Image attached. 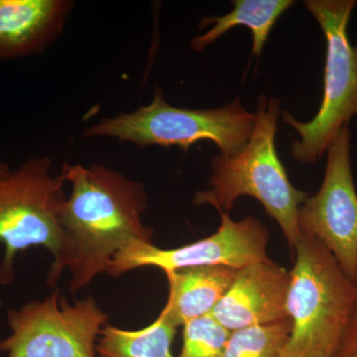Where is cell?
<instances>
[{"instance_id":"obj_12","label":"cell","mask_w":357,"mask_h":357,"mask_svg":"<svg viewBox=\"0 0 357 357\" xmlns=\"http://www.w3.org/2000/svg\"><path fill=\"white\" fill-rule=\"evenodd\" d=\"M236 272L227 266H199L165 273L169 297L160 314L176 328L210 316L229 291Z\"/></svg>"},{"instance_id":"obj_17","label":"cell","mask_w":357,"mask_h":357,"mask_svg":"<svg viewBox=\"0 0 357 357\" xmlns=\"http://www.w3.org/2000/svg\"><path fill=\"white\" fill-rule=\"evenodd\" d=\"M335 357H357V304L351 324Z\"/></svg>"},{"instance_id":"obj_3","label":"cell","mask_w":357,"mask_h":357,"mask_svg":"<svg viewBox=\"0 0 357 357\" xmlns=\"http://www.w3.org/2000/svg\"><path fill=\"white\" fill-rule=\"evenodd\" d=\"M290 270L287 357H335L357 304V284L318 239L303 234Z\"/></svg>"},{"instance_id":"obj_9","label":"cell","mask_w":357,"mask_h":357,"mask_svg":"<svg viewBox=\"0 0 357 357\" xmlns=\"http://www.w3.org/2000/svg\"><path fill=\"white\" fill-rule=\"evenodd\" d=\"M220 215L222 222L215 234L181 248L163 249L153 243L133 241L115 256L107 273L119 277L142 267L158 268L164 273L199 266L238 270L252 263L270 260L266 225L252 217L236 222L229 213Z\"/></svg>"},{"instance_id":"obj_13","label":"cell","mask_w":357,"mask_h":357,"mask_svg":"<svg viewBox=\"0 0 357 357\" xmlns=\"http://www.w3.org/2000/svg\"><path fill=\"white\" fill-rule=\"evenodd\" d=\"M234 10L223 16L202 20L199 27L213 25L206 34L192 40L194 50L203 51L237 26H245L252 33V54L259 57L272 28L282 14L294 6L293 0H234Z\"/></svg>"},{"instance_id":"obj_7","label":"cell","mask_w":357,"mask_h":357,"mask_svg":"<svg viewBox=\"0 0 357 357\" xmlns=\"http://www.w3.org/2000/svg\"><path fill=\"white\" fill-rule=\"evenodd\" d=\"M10 335L0 340L7 357H98L107 314L93 297L70 304L59 293L7 314Z\"/></svg>"},{"instance_id":"obj_11","label":"cell","mask_w":357,"mask_h":357,"mask_svg":"<svg viewBox=\"0 0 357 357\" xmlns=\"http://www.w3.org/2000/svg\"><path fill=\"white\" fill-rule=\"evenodd\" d=\"M73 2L0 0V61L38 54L63 31Z\"/></svg>"},{"instance_id":"obj_16","label":"cell","mask_w":357,"mask_h":357,"mask_svg":"<svg viewBox=\"0 0 357 357\" xmlns=\"http://www.w3.org/2000/svg\"><path fill=\"white\" fill-rule=\"evenodd\" d=\"M230 332L206 316L183 326V344L178 357H223Z\"/></svg>"},{"instance_id":"obj_14","label":"cell","mask_w":357,"mask_h":357,"mask_svg":"<svg viewBox=\"0 0 357 357\" xmlns=\"http://www.w3.org/2000/svg\"><path fill=\"white\" fill-rule=\"evenodd\" d=\"M161 314L140 330H123L109 324L96 344L98 357H175L172 344L177 333Z\"/></svg>"},{"instance_id":"obj_15","label":"cell","mask_w":357,"mask_h":357,"mask_svg":"<svg viewBox=\"0 0 357 357\" xmlns=\"http://www.w3.org/2000/svg\"><path fill=\"white\" fill-rule=\"evenodd\" d=\"M290 319L230 333L223 357H287Z\"/></svg>"},{"instance_id":"obj_8","label":"cell","mask_w":357,"mask_h":357,"mask_svg":"<svg viewBox=\"0 0 357 357\" xmlns=\"http://www.w3.org/2000/svg\"><path fill=\"white\" fill-rule=\"evenodd\" d=\"M351 131H338L328 150L325 176L314 196L300 206L301 232L330 250L347 276L357 284V192L351 167Z\"/></svg>"},{"instance_id":"obj_18","label":"cell","mask_w":357,"mask_h":357,"mask_svg":"<svg viewBox=\"0 0 357 357\" xmlns=\"http://www.w3.org/2000/svg\"><path fill=\"white\" fill-rule=\"evenodd\" d=\"M9 170H11V169L8 164L6 163V162H0V175L8 172Z\"/></svg>"},{"instance_id":"obj_2","label":"cell","mask_w":357,"mask_h":357,"mask_svg":"<svg viewBox=\"0 0 357 357\" xmlns=\"http://www.w3.org/2000/svg\"><path fill=\"white\" fill-rule=\"evenodd\" d=\"M280 102L262 95L258 100L255 128L245 147L236 156L220 153L211 159L213 175L208 190L195 195V206L208 204L218 213H229L241 197H251L276 220L295 249L302 232L298 222L307 192L296 189L277 152L276 138Z\"/></svg>"},{"instance_id":"obj_4","label":"cell","mask_w":357,"mask_h":357,"mask_svg":"<svg viewBox=\"0 0 357 357\" xmlns=\"http://www.w3.org/2000/svg\"><path fill=\"white\" fill-rule=\"evenodd\" d=\"M256 115L244 109L239 98L218 109L173 107L160 89L150 105L128 114L107 117L84 131V137H112L140 147L189 148L199 141L215 143L220 153L236 156L248 144Z\"/></svg>"},{"instance_id":"obj_1","label":"cell","mask_w":357,"mask_h":357,"mask_svg":"<svg viewBox=\"0 0 357 357\" xmlns=\"http://www.w3.org/2000/svg\"><path fill=\"white\" fill-rule=\"evenodd\" d=\"M62 174L70 185L60 211L64 251L60 261L51 265L46 284L56 287L68 270L69 291L75 295L107 273L115 256L128 244L152 243L153 230L142 220L147 210L142 183L98 164H65Z\"/></svg>"},{"instance_id":"obj_5","label":"cell","mask_w":357,"mask_h":357,"mask_svg":"<svg viewBox=\"0 0 357 357\" xmlns=\"http://www.w3.org/2000/svg\"><path fill=\"white\" fill-rule=\"evenodd\" d=\"M305 6L325 35L323 98L312 121H298L285 110L282 119L300 136L291 147L294 158L301 163L316 164L338 131L357 117V41L352 45L347 34L356 1L307 0Z\"/></svg>"},{"instance_id":"obj_6","label":"cell","mask_w":357,"mask_h":357,"mask_svg":"<svg viewBox=\"0 0 357 357\" xmlns=\"http://www.w3.org/2000/svg\"><path fill=\"white\" fill-rule=\"evenodd\" d=\"M63 174L51 173V160L34 157L16 170L0 175V284L15 277V258L32 246H42L53 255L51 265L62 257L65 232L60 211L66 198Z\"/></svg>"},{"instance_id":"obj_10","label":"cell","mask_w":357,"mask_h":357,"mask_svg":"<svg viewBox=\"0 0 357 357\" xmlns=\"http://www.w3.org/2000/svg\"><path fill=\"white\" fill-rule=\"evenodd\" d=\"M290 271L271 260L237 270L231 286L211 316L229 332L289 319Z\"/></svg>"}]
</instances>
